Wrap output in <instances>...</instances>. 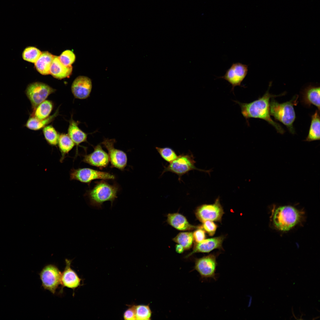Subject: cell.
Masks as SVG:
<instances>
[{"label":"cell","mask_w":320,"mask_h":320,"mask_svg":"<svg viewBox=\"0 0 320 320\" xmlns=\"http://www.w3.org/2000/svg\"><path fill=\"white\" fill-rule=\"evenodd\" d=\"M270 83L268 89L265 94L261 97H259L251 102L241 103L238 101H235L240 106L241 113L246 119L247 124L250 118H258L264 120L273 126L278 132L283 134L284 130L281 126L271 118L270 110V98L280 95H273L270 93L269 89L271 86Z\"/></svg>","instance_id":"1"},{"label":"cell","mask_w":320,"mask_h":320,"mask_svg":"<svg viewBox=\"0 0 320 320\" xmlns=\"http://www.w3.org/2000/svg\"><path fill=\"white\" fill-rule=\"evenodd\" d=\"M303 213L290 206H280L272 211L273 224L278 230L283 231L291 229L301 220Z\"/></svg>","instance_id":"2"},{"label":"cell","mask_w":320,"mask_h":320,"mask_svg":"<svg viewBox=\"0 0 320 320\" xmlns=\"http://www.w3.org/2000/svg\"><path fill=\"white\" fill-rule=\"evenodd\" d=\"M298 98L296 95L289 101L279 103L272 97L270 103V115L285 125L293 134L295 133L293 124L296 119L294 106L297 104Z\"/></svg>","instance_id":"3"},{"label":"cell","mask_w":320,"mask_h":320,"mask_svg":"<svg viewBox=\"0 0 320 320\" xmlns=\"http://www.w3.org/2000/svg\"><path fill=\"white\" fill-rule=\"evenodd\" d=\"M118 188L115 185L109 184L104 181L98 182L94 188L87 192L90 204L100 208L103 203L107 201L111 204L117 197Z\"/></svg>","instance_id":"4"},{"label":"cell","mask_w":320,"mask_h":320,"mask_svg":"<svg viewBox=\"0 0 320 320\" xmlns=\"http://www.w3.org/2000/svg\"><path fill=\"white\" fill-rule=\"evenodd\" d=\"M194 158L192 154H182L178 156L176 159L165 167L162 174L167 172H171L177 175L180 180L182 175L192 170H197L209 172V171H204L196 168Z\"/></svg>","instance_id":"5"},{"label":"cell","mask_w":320,"mask_h":320,"mask_svg":"<svg viewBox=\"0 0 320 320\" xmlns=\"http://www.w3.org/2000/svg\"><path fill=\"white\" fill-rule=\"evenodd\" d=\"M55 91V89L46 84L36 82L31 83L27 86L25 93L34 110Z\"/></svg>","instance_id":"6"},{"label":"cell","mask_w":320,"mask_h":320,"mask_svg":"<svg viewBox=\"0 0 320 320\" xmlns=\"http://www.w3.org/2000/svg\"><path fill=\"white\" fill-rule=\"evenodd\" d=\"M61 273L55 265L50 264L45 266L39 274L43 288L54 294L61 284Z\"/></svg>","instance_id":"7"},{"label":"cell","mask_w":320,"mask_h":320,"mask_svg":"<svg viewBox=\"0 0 320 320\" xmlns=\"http://www.w3.org/2000/svg\"><path fill=\"white\" fill-rule=\"evenodd\" d=\"M224 213L219 197L211 204H203L198 207L195 214L196 218L201 222L206 220L220 222Z\"/></svg>","instance_id":"8"},{"label":"cell","mask_w":320,"mask_h":320,"mask_svg":"<svg viewBox=\"0 0 320 320\" xmlns=\"http://www.w3.org/2000/svg\"><path fill=\"white\" fill-rule=\"evenodd\" d=\"M70 176L71 180H76L87 184L96 179L109 180L115 178L114 175L109 173L86 168L71 169Z\"/></svg>","instance_id":"9"},{"label":"cell","mask_w":320,"mask_h":320,"mask_svg":"<svg viewBox=\"0 0 320 320\" xmlns=\"http://www.w3.org/2000/svg\"><path fill=\"white\" fill-rule=\"evenodd\" d=\"M217 256L210 254L201 258L196 259L194 269L203 279H216V271L217 266Z\"/></svg>","instance_id":"10"},{"label":"cell","mask_w":320,"mask_h":320,"mask_svg":"<svg viewBox=\"0 0 320 320\" xmlns=\"http://www.w3.org/2000/svg\"><path fill=\"white\" fill-rule=\"evenodd\" d=\"M248 71L247 65L237 62L233 63L226 71L224 75L219 77L228 82L232 86L231 90L237 86L241 87V83L246 77Z\"/></svg>","instance_id":"11"},{"label":"cell","mask_w":320,"mask_h":320,"mask_svg":"<svg viewBox=\"0 0 320 320\" xmlns=\"http://www.w3.org/2000/svg\"><path fill=\"white\" fill-rule=\"evenodd\" d=\"M116 142L114 139H105L101 143L108 151L112 167L123 170L127 164V155L124 151L114 148Z\"/></svg>","instance_id":"12"},{"label":"cell","mask_w":320,"mask_h":320,"mask_svg":"<svg viewBox=\"0 0 320 320\" xmlns=\"http://www.w3.org/2000/svg\"><path fill=\"white\" fill-rule=\"evenodd\" d=\"M92 88L91 80L84 76H79L73 81L71 87L72 92L76 98L84 99L89 97Z\"/></svg>","instance_id":"13"},{"label":"cell","mask_w":320,"mask_h":320,"mask_svg":"<svg viewBox=\"0 0 320 320\" xmlns=\"http://www.w3.org/2000/svg\"><path fill=\"white\" fill-rule=\"evenodd\" d=\"M109 161L108 154L99 144L94 147L92 153L84 155L83 159V161L86 163L101 169L107 167Z\"/></svg>","instance_id":"14"},{"label":"cell","mask_w":320,"mask_h":320,"mask_svg":"<svg viewBox=\"0 0 320 320\" xmlns=\"http://www.w3.org/2000/svg\"><path fill=\"white\" fill-rule=\"evenodd\" d=\"M72 260L65 259L66 266L63 272L61 273V284L62 288L66 287L73 289V291L81 285V279L76 273L71 268Z\"/></svg>","instance_id":"15"},{"label":"cell","mask_w":320,"mask_h":320,"mask_svg":"<svg viewBox=\"0 0 320 320\" xmlns=\"http://www.w3.org/2000/svg\"><path fill=\"white\" fill-rule=\"evenodd\" d=\"M224 237L221 236L205 239L196 243L192 252L186 256L187 258L196 253H209L216 249H221Z\"/></svg>","instance_id":"16"},{"label":"cell","mask_w":320,"mask_h":320,"mask_svg":"<svg viewBox=\"0 0 320 320\" xmlns=\"http://www.w3.org/2000/svg\"><path fill=\"white\" fill-rule=\"evenodd\" d=\"M167 221L170 225L180 231H190L199 227L191 224L185 216L178 213L168 214Z\"/></svg>","instance_id":"17"},{"label":"cell","mask_w":320,"mask_h":320,"mask_svg":"<svg viewBox=\"0 0 320 320\" xmlns=\"http://www.w3.org/2000/svg\"><path fill=\"white\" fill-rule=\"evenodd\" d=\"M72 71L71 65H65L60 62L58 56H55L50 68V74L54 77L59 79L68 78Z\"/></svg>","instance_id":"18"},{"label":"cell","mask_w":320,"mask_h":320,"mask_svg":"<svg viewBox=\"0 0 320 320\" xmlns=\"http://www.w3.org/2000/svg\"><path fill=\"white\" fill-rule=\"evenodd\" d=\"M320 87L310 85L303 90L302 101L306 105L316 106L320 111Z\"/></svg>","instance_id":"19"},{"label":"cell","mask_w":320,"mask_h":320,"mask_svg":"<svg viewBox=\"0 0 320 320\" xmlns=\"http://www.w3.org/2000/svg\"><path fill=\"white\" fill-rule=\"evenodd\" d=\"M55 55L47 51L42 52L38 59L35 63L37 71L43 75L50 74V68Z\"/></svg>","instance_id":"20"},{"label":"cell","mask_w":320,"mask_h":320,"mask_svg":"<svg viewBox=\"0 0 320 320\" xmlns=\"http://www.w3.org/2000/svg\"><path fill=\"white\" fill-rule=\"evenodd\" d=\"M78 123L72 118L69 121L68 135L77 147L82 143L87 141V134L83 131L78 127Z\"/></svg>","instance_id":"21"},{"label":"cell","mask_w":320,"mask_h":320,"mask_svg":"<svg viewBox=\"0 0 320 320\" xmlns=\"http://www.w3.org/2000/svg\"><path fill=\"white\" fill-rule=\"evenodd\" d=\"M58 111L57 110L52 115L43 119H38L31 116L27 121L25 126L28 129L33 130H38L43 128L53 121L58 115Z\"/></svg>","instance_id":"22"},{"label":"cell","mask_w":320,"mask_h":320,"mask_svg":"<svg viewBox=\"0 0 320 320\" xmlns=\"http://www.w3.org/2000/svg\"><path fill=\"white\" fill-rule=\"evenodd\" d=\"M319 113V111L317 110L311 116L308 133L305 141L310 142L320 140Z\"/></svg>","instance_id":"23"},{"label":"cell","mask_w":320,"mask_h":320,"mask_svg":"<svg viewBox=\"0 0 320 320\" xmlns=\"http://www.w3.org/2000/svg\"><path fill=\"white\" fill-rule=\"evenodd\" d=\"M57 144L61 154L60 161L62 162L75 145L68 134L64 133L59 135Z\"/></svg>","instance_id":"24"},{"label":"cell","mask_w":320,"mask_h":320,"mask_svg":"<svg viewBox=\"0 0 320 320\" xmlns=\"http://www.w3.org/2000/svg\"><path fill=\"white\" fill-rule=\"evenodd\" d=\"M53 105L50 100H45L41 103L33 110L31 116L38 119H43L49 116L52 110Z\"/></svg>","instance_id":"25"},{"label":"cell","mask_w":320,"mask_h":320,"mask_svg":"<svg viewBox=\"0 0 320 320\" xmlns=\"http://www.w3.org/2000/svg\"><path fill=\"white\" fill-rule=\"evenodd\" d=\"M193 240V233L189 232L180 233L173 239L174 242L181 245L185 250L191 247Z\"/></svg>","instance_id":"26"},{"label":"cell","mask_w":320,"mask_h":320,"mask_svg":"<svg viewBox=\"0 0 320 320\" xmlns=\"http://www.w3.org/2000/svg\"><path fill=\"white\" fill-rule=\"evenodd\" d=\"M45 139L49 145L56 146L58 144L59 135L51 125L46 126L43 129Z\"/></svg>","instance_id":"27"},{"label":"cell","mask_w":320,"mask_h":320,"mask_svg":"<svg viewBox=\"0 0 320 320\" xmlns=\"http://www.w3.org/2000/svg\"><path fill=\"white\" fill-rule=\"evenodd\" d=\"M42 52L37 48L32 46L26 47L22 53V57L24 60L35 63Z\"/></svg>","instance_id":"28"},{"label":"cell","mask_w":320,"mask_h":320,"mask_svg":"<svg viewBox=\"0 0 320 320\" xmlns=\"http://www.w3.org/2000/svg\"><path fill=\"white\" fill-rule=\"evenodd\" d=\"M136 319L138 320L151 319L152 312L149 305H135Z\"/></svg>","instance_id":"29"},{"label":"cell","mask_w":320,"mask_h":320,"mask_svg":"<svg viewBox=\"0 0 320 320\" xmlns=\"http://www.w3.org/2000/svg\"><path fill=\"white\" fill-rule=\"evenodd\" d=\"M156 148L161 157L169 163L175 160L178 157L175 151L169 147L160 148L156 147Z\"/></svg>","instance_id":"30"},{"label":"cell","mask_w":320,"mask_h":320,"mask_svg":"<svg viewBox=\"0 0 320 320\" xmlns=\"http://www.w3.org/2000/svg\"><path fill=\"white\" fill-rule=\"evenodd\" d=\"M58 57L62 63L66 66H71L76 59L75 54L73 52L69 50L63 51Z\"/></svg>","instance_id":"31"},{"label":"cell","mask_w":320,"mask_h":320,"mask_svg":"<svg viewBox=\"0 0 320 320\" xmlns=\"http://www.w3.org/2000/svg\"><path fill=\"white\" fill-rule=\"evenodd\" d=\"M201 227L209 236H212L216 232L217 225L214 221L206 220L202 222V225Z\"/></svg>","instance_id":"32"},{"label":"cell","mask_w":320,"mask_h":320,"mask_svg":"<svg viewBox=\"0 0 320 320\" xmlns=\"http://www.w3.org/2000/svg\"><path fill=\"white\" fill-rule=\"evenodd\" d=\"M193 239L196 243H199L206 237L205 231L200 226L193 233Z\"/></svg>","instance_id":"33"},{"label":"cell","mask_w":320,"mask_h":320,"mask_svg":"<svg viewBox=\"0 0 320 320\" xmlns=\"http://www.w3.org/2000/svg\"><path fill=\"white\" fill-rule=\"evenodd\" d=\"M124 318L126 320H136L135 305L128 309L124 314Z\"/></svg>","instance_id":"34"},{"label":"cell","mask_w":320,"mask_h":320,"mask_svg":"<svg viewBox=\"0 0 320 320\" xmlns=\"http://www.w3.org/2000/svg\"><path fill=\"white\" fill-rule=\"evenodd\" d=\"M184 249L183 247L181 245L177 244L175 246V251L179 254H181L183 252Z\"/></svg>","instance_id":"35"}]
</instances>
